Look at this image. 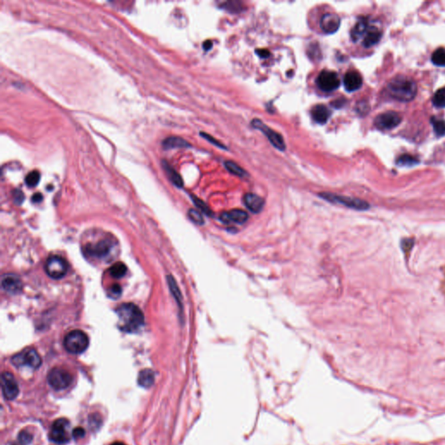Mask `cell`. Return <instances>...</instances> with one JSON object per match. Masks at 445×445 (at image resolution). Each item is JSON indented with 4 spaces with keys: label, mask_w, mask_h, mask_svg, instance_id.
I'll use <instances>...</instances> for the list:
<instances>
[{
    "label": "cell",
    "mask_w": 445,
    "mask_h": 445,
    "mask_svg": "<svg viewBox=\"0 0 445 445\" xmlns=\"http://www.w3.org/2000/svg\"><path fill=\"white\" fill-rule=\"evenodd\" d=\"M431 61L436 66L445 67V49L443 48L436 49L431 56Z\"/></svg>",
    "instance_id": "obj_27"
},
{
    "label": "cell",
    "mask_w": 445,
    "mask_h": 445,
    "mask_svg": "<svg viewBox=\"0 0 445 445\" xmlns=\"http://www.w3.org/2000/svg\"><path fill=\"white\" fill-rule=\"evenodd\" d=\"M1 386L4 397L8 400H13L19 393V388L13 375L10 372H4L1 377Z\"/></svg>",
    "instance_id": "obj_13"
},
{
    "label": "cell",
    "mask_w": 445,
    "mask_h": 445,
    "mask_svg": "<svg viewBox=\"0 0 445 445\" xmlns=\"http://www.w3.org/2000/svg\"><path fill=\"white\" fill-rule=\"evenodd\" d=\"M344 85L347 92H355L362 87L363 78L357 71H350L345 75Z\"/></svg>",
    "instance_id": "obj_17"
},
{
    "label": "cell",
    "mask_w": 445,
    "mask_h": 445,
    "mask_svg": "<svg viewBox=\"0 0 445 445\" xmlns=\"http://www.w3.org/2000/svg\"><path fill=\"white\" fill-rule=\"evenodd\" d=\"M162 165L172 184L174 186H177V187H178V188H182L184 186L183 178L177 173V171L174 168H172L170 164L168 162H166L165 160H163Z\"/></svg>",
    "instance_id": "obj_24"
},
{
    "label": "cell",
    "mask_w": 445,
    "mask_h": 445,
    "mask_svg": "<svg viewBox=\"0 0 445 445\" xmlns=\"http://www.w3.org/2000/svg\"><path fill=\"white\" fill-rule=\"evenodd\" d=\"M224 165L225 168L227 169L231 174L236 175L240 177H246L248 175L247 172L244 169L241 168L239 165H237L236 163L232 161H226L224 163Z\"/></svg>",
    "instance_id": "obj_28"
},
{
    "label": "cell",
    "mask_w": 445,
    "mask_h": 445,
    "mask_svg": "<svg viewBox=\"0 0 445 445\" xmlns=\"http://www.w3.org/2000/svg\"><path fill=\"white\" fill-rule=\"evenodd\" d=\"M44 269L49 277L54 279H60L65 277L67 272V263L60 256H50L45 263Z\"/></svg>",
    "instance_id": "obj_10"
},
{
    "label": "cell",
    "mask_w": 445,
    "mask_h": 445,
    "mask_svg": "<svg viewBox=\"0 0 445 445\" xmlns=\"http://www.w3.org/2000/svg\"><path fill=\"white\" fill-rule=\"evenodd\" d=\"M434 107L437 108H445V86L436 91L432 98Z\"/></svg>",
    "instance_id": "obj_30"
},
{
    "label": "cell",
    "mask_w": 445,
    "mask_h": 445,
    "mask_svg": "<svg viewBox=\"0 0 445 445\" xmlns=\"http://www.w3.org/2000/svg\"><path fill=\"white\" fill-rule=\"evenodd\" d=\"M369 22L365 18H360L357 21V24H355L353 29L351 30V37L354 42H357L365 36L368 32Z\"/></svg>",
    "instance_id": "obj_20"
},
{
    "label": "cell",
    "mask_w": 445,
    "mask_h": 445,
    "mask_svg": "<svg viewBox=\"0 0 445 445\" xmlns=\"http://www.w3.org/2000/svg\"><path fill=\"white\" fill-rule=\"evenodd\" d=\"M317 84L323 92H334L340 86V80L335 71L324 70L319 74Z\"/></svg>",
    "instance_id": "obj_11"
},
{
    "label": "cell",
    "mask_w": 445,
    "mask_h": 445,
    "mask_svg": "<svg viewBox=\"0 0 445 445\" xmlns=\"http://www.w3.org/2000/svg\"><path fill=\"white\" fill-rule=\"evenodd\" d=\"M219 218L224 224H243L247 221L249 215L243 210L234 209L222 213Z\"/></svg>",
    "instance_id": "obj_15"
},
{
    "label": "cell",
    "mask_w": 445,
    "mask_h": 445,
    "mask_svg": "<svg viewBox=\"0 0 445 445\" xmlns=\"http://www.w3.org/2000/svg\"><path fill=\"white\" fill-rule=\"evenodd\" d=\"M251 125L256 130H261L267 137V139H269V141L271 142V145H273L275 148H277V150H281V151L285 150V143H284L283 137L279 133H276L275 130L271 129L270 127L267 126L266 124H264L261 120L257 119V118H255L252 120Z\"/></svg>",
    "instance_id": "obj_8"
},
{
    "label": "cell",
    "mask_w": 445,
    "mask_h": 445,
    "mask_svg": "<svg viewBox=\"0 0 445 445\" xmlns=\"http://www.w3.org/2000/svg\"><path fill=\"white\" fill-rule=\"evenodd\" d=\"M331 112L324 104H317L311 110V117L318 124H324L329 120Z\"/></svg>",
    "instance_id": "obj_19"
},
{
    "label": "cell",
    "mask_w": 445,
    "mask_h": 445,
    "mask_svg": "<svg viewBox=\"0 0 445 445\" xmlns=\"http://www.w3.org/2000/svg\"><path fill=\"white\" fill-rule=\"evenodd\" d=\"M13 198H14V203L16 204H21L24 200V193L21 192L20 190H15L13 192Z\"/></svg>",
    "instance_id": "obj_38"
},
{
    "label": "cell",
    "mask_w": 445,
    "mask_h": 445,
    "mask_svg": "<svg viewBox=\"0 0 445 445\" xmlns=\"http://www.w3.org/2000/svg\"><path fill=\"white\" fill-rule=\"evenodd\" d=\"M200 135L202 136L203 138L206 139L207 141H209L210 143H212L213 145H216L217 147L220 148V149H224V150H227V147H225V145L221 144L220 142H218L217 139H214L213 137L209 135V134H207V133H201Z\"/></svg>",
    "instance_id": "obj_37"
},
{
    "label": "cell",
    "mask_w": 445,
    "mask_h": 445,
    "mask_svg": "<svg viewBox=\"0 0 445 445\" xmlns=\"http://www.w3.org/2000/svg\"><path fill=\"white\" fill-rule=\"evenodd\" d=\"M12 363L18 367L28 366L30 368L38 369L41 365L42 360L39 354L35 350L30 349L15 355L12 358Z\"/></svg>",
    "instance_id": "obj_9"
},
{
    "label": "cell",
    "mask_w": 445,
    "mask_h": 445,
    "mask_svg": "<svg viewBox=\"0 0 445 445\" xmlns=\"http://www.w3.org/2000/svg\"><path fill=\"white\" fill-rule=\"evenodd\" d=\"M2 287L4 291L12 295L19 294L23 288L20 279L13 274H6L2 277Z\"/></svg>",
    "instance_id": "obj_16"
},
{
    "label": "cell",
    "mask_w": 445,
    "mask_h": 445,
    "mask_svg": "<svg viewBox=\"0 0 445 445\" xmlns=\"http://www.w3.org/2000/svg\"><path fill=\"white\" fill-rule=\"evenodd\" d=\"M118 327L126 333L138 332L145 324V316L136 304H121L117 309Z\"/></svg>",
    "instance_id": "obj_1"
},
{
    "label": "cell",
    "mask_w": 445,
    "mask_h": 445,
    "mask_svg": "<svg viewBox=\"0 0 445 445\" xmlns=\"http://www.w3.org/2000/svg\"><path fill=\"white\" fill-rule=\"evenodd\" d=\"M188 216H189V218H191V220H192V222H194L195 224H198V225H202V224H204V220H203V216H202V214H201L199 212H198L197 210H190L189 213H188Z\"/></svg>",
    "instance_id": "obj_35"
},
{
    "label": "cell",
    "mask_w": 445,
    "mask_h": 445,
    "mask_svg": "<svg viewBox=\"0 0 445 445\" xmlns=\"http://www.w3.org/2000/svg\"><path fill=\"white\" fill-rule=\"evenodd\" d=\"M42 199H43V196L40 193H36V194L33 195V198H32V201L33 203H39Z\"/></svg>",
    "instance_id": "obj_42"
},
{
    "label": "cell",
    "mask_w": 445,
    "mask_h": 445,
    "mask_svg": "<svg viewBox=\"0 0 445 445\" xmlns=\"http://www.w3.org/2000/svg\"><path fill=\"white\" fill-rule=\"evenodd\" d=\"M39 180H40V173H39V171H31L29 174L27 175L24 181H25V185L28 187L33 188V187H35L39 183Z\"/></svg>",
    "instance_id": "obj_32"
},
{
    "label": "cell",
    "mask_w": 445,
    "mask_h": 445,
    "mask_svg": "<svg viewBox=\"0 0 445 445\" xmlns=\"http://www.w3.org/2000/svg\"><path fill=\"white\" fill-rule=\"evenodd\" d=\"M244 203L245 206L253 213H260L265 205V200L259 196L253 193L245 194L244 197Z\"/></svg>",
    "instance_id": "obj_18"
},
{
    "label": "cell",
    "mask_w": 445,
    "mask_h": 445,
    "mask_svg": "<svg viewBox=\"0 0 445 445\" xmlns=\"http://www.w3.org/2000/svg\"><path fill=\"white\" fill-rule=\"evenodd\" d=\"M319 196L323 199L328 201L330 203H338V204H342L344 206L348 207L351 209L357 210V211H365V210H368L369 207H370V204L367 202L358 199V198H350V197L330 193V192H322L319 194Z\"/></svg>",
    "instance_id": "obj_4"
},
{
    "label": "cell",
    "mask_w": 445,
    "mask_h": 445,
    "mask_svg": "<svg viewBox=\"0 0 445 445\" xmlns=\"http://www.w3.org/2000/svg\"><path fill=\"white\" fill-rule=\"evenodd\" d=\"M110 274L114 278H121L126 273L127 268L124 264L117 262L110 268Z\"/></svg>",
    "instance_id": "obj_26"
},
{
    "label": "cell",
    "mask_w": 445,
    "mask_h": 445,
    "mask_svg": "<svg viewBox=\"0 0 445 445\" xmlns=\"http://www.w3.org/2000/svg\"><path fill=\"white\" fill-rule=\"evenodd\" d=\"M86 436V431L82 427H77L72 431V436L75 439H81Z\"/></svg>",
    "instance_id": "obj_39"
},
{
    "label": "cell",
    "mask_w": 445,
    "mask_h": 445,
    "mask_svg": "<svg viewBox=\"0 0 445 445\" xmlns=\"http://www.w3.org/2000/svg\"><path fill=\"white\" fill-rule=\"evenodd\" d=\"M168 283L171 293H172V295H173L175 299L177 301V304H178V306H179L181 310H183V304H182V294H181V292H180L179 288H178V286H177L176 281H175L174 278L171 277V276H169L168 277Z\"/></svg>",
    "instance_id": "obj_25"
},
{
    "label": "cell",
    "mask_w": 445,
    "mask_h": 445,
    "mask_svg": "<svg viewBox=\"0 0 445 445\" xmlns=\"http://www.w3.org/2000/svg\"><path fill=\"white\" fill-rule=\"evenodd\" d=\"M64 346L69 353H83L88 348V336L81 330H72L65 336Z\"/></svg>",
    "instance_id": "obj_3"
},
{
    "label": "cell",
    "mask_w": 445,
    "mask_h": 445,
    "mask_svg": "<svg viewBox=\"0 0 445 445\" xmlns=\"http://www.w3.org/2000/svg\"><path fill=\"white\" fill-rule=\"evenodd\" d=\"M341 24V19L336 13H325L322 16L320 27L324 33L333 34L338 31Z\"/></svg>",
    "instance_id": "obj_14"
},
{
    "label": "cell",
    "mask_w": 445,
    "mask_h": 445,
    "mask_svg": "<svg viewBox=\"0 0 445 445\" xmlns=\"http://www.w3.org/2000/svg\"><path fill=\"white\" fill-rule=\"evenodd\" d=\"M431 122L433 126L434 132L437 137L445 136V120L432 117Z\"/></svg>",
    "instance_id": "obj_31"
},
{
    "label": "cell",
    "mask_w": 445,
    "mask_h": 445,
    "mask_svg": "<svg viewBox=\"0 0 445 445\" xmlns=\"http://www.w3.org/2000/svg\"><path fill=\"white\" fill-rule=\"evenodd\" d=\"M72 380V376L66 370L61 368L53 369L47 377L48 383L56 390L66 389L71 385Z\"/></svg>",
    "instance_id": "obj_6"
},
{
    "label": "cell",
    "mask_w": 445,
    "mask_h": 445,
    "mask_svg": "<svg viewBox=\"0 0 445 445\" xmlns=\"http://www.w3.org/2000/svg\"><path fill=\"white\" fill-rule=\"evenodd\" d=\"M33 435L27 431H21L18 436L16 445H29L33 441Z\"/></svg>",
    "instance_id": "obj_33"
},
{
    "label": "cell",
    "mask_w": 445,
    "mask_h": 445,
    "mask_svg": "<svg viewBox=\"0 0 445 445\" xmlns=\"http://www.w3.org/2000/svg\"><path fill=\"white\" fill-rule=\"evenodd\" d=\"M114 244L112 239H101L93 244H88L85 248V253L99 260H107L112 256Z\"/></svg>",
    "instance_id": "obj_5"
},
{
    "label": "cell",
    "mask_w": 445,
    "mask_h": 445,
    "mask_svg": "<svg viewBox=\"0 0 445 445\" xmlns=\"http://www.w3.org/2000/svg\"><path fill=\"white\" fill-rule=\"evenodd\" d=\"M382 37L380 31L376 27H370L368 32L363 38V45L364 47L370 48L378 44Z\"/></svg>",
    "instance_id": "obj_22"
},
{
    "label": "cell",
    "mask_w": 445,
    "mask_h": 445,
    "mask_svg": "<svg viewBox=\"0 0 445 445\" xmlns=\"http://www.w3.org/2000/svg\"><path fill=\"white\" fill-rule=\"evenodd\" d=\"M389 96L401 102H410L417 93V86L410 77L398 76L392 78L387 86Z\"/></svg>",
    "instance_id": "obj_2"
},
{
    "label": "cell",
    "mask_w": 445,
    "mask_h": 445,
    "mask_svg": "<svg viewBox=\"0 0 445 445\" xmlns=\"http://www.w3.org/2000/svg\"><path fill=\"white\" fill-rule=\"evenodd\" d=\"M111 445H126V444H124V442H113V443H112V444H111Z\"/></svg>",
    "instance_id": "obj_44"
},
{
    "label": "cell",
    "mask_w": 445,
    "mask_h": 445,
    "mask_svg": "<svg viewBox=\"0 0 445 445\" xmlns=\"http://www.w3.org/2000/svg\"><path fill=\"white\" fill-rule=\"evenodd\" d=\"M213 42L211 41V40H206V41L203 42V48L204 50H209L212 49L213 47Z\"/></svg>",
    "instance_id": "obj_43"
},
{
    "label": "cell",
    "mask_w": 445,
    "mask_h": 445,
    "mask_svg": "<svg viewBox=\"0 0 445 445\" xmlns=\"http://www.w3.org/2000/svg\"><path fill=\"white\" fill-rule=\"evenodd\" d=\"M192 198L195 204H196V206L198 207V209L200 210L202 213H205L208 216L213 215V212L211 211L208 205L203 201L201 200V199L197 198V197H194V196H192Z\"/></svg>",
    "instance_id": "obj_34"
},
{
    "label": "cell",
    "mask_w": 445,
    "mask_h": 445,
    "mask_svg": "<svg viewBox=\"0 0 445 445\" xmlns=\"http://www.w3.org/2000/svg\"><path fill=\"white\" fill-rule=\"evenodd\" d=\"M345 100L344 98H338L331 103V106L335 108H341L345 106Z\"/></svg>",
    "instance_id": "obj_41"
},
{
    "label": "cell",
    "mask_w": 445,
    "mask_h": 445,
    "mask_svg": "<svg viewBox=\"0 0 445 445\" xmlns=\"http://www.w3.org/2000/svg\"><path fill=\"white\" fill-rule=\"evenodd\" d=\"M402 122V118L395 112L381 113L375 118V126L382 130H391Z\"/></svg>",
    "instance_id": "obj_12"
},
{
    "label": "cell",
    "mask_w": 445,
    "mask_h": 445,
    "mask_svg": "<svg viewBox=\"0 0 445 445\" xmlns=\"http://www.w3.org/2000/svg\"><path fill=\"white\" fill-rule=\"evenodd\" d=\"M162 145L165 150H171V149H176V148L192 147L189 142L186 141L180 137H176V136H171V137L166 138L163 141Z\"/></svg>",
    "instance_id": "obj_21"
},
{
    "label": "cell",
    "mask_w": 445,
    "mask_h": 445,
    "mask_svg": "<svg viewBox=\"0 0 445 445\" xmlns=\"http://www.w3.org/2000/svg\"><path fill=\"white\" fill-rule=\"evenodd\" d=\"M155 381V375L151 370L145 369L139 372L138 383L140 386L148 389L153 385Z\"/></svg>",
    "instance_id": "obj_23"
},
{
    "label": "cell",
    "mask_w": 445,
    "mask_h": 445,
    "mask_svg": "<svg viewBox=\"0 0 445 445\" xmlns=\"http://www.w3.org/2000/svg\"><path fill=\"white\" fill-rule=\"evenodd\" d=\"M256 54L260 58H262V59H266V58H268L271 55L270 51L268 50H266V49H258V50H256Z\"/></svg>",
    "instance_id": "obj_40"
},
{
    "label": "cell",
    "mask_w": 445,
    "mask_h": 445,
    "mask_svg": "<svg viewBox=\"0 0 445 445\" xmlns=\"http://www.w3.org/2000/svg\"><path fill=\"white\" fill-rule=\"evenodd\" d=\"M397 164L399 166H407V167H412L414 165L418 164V160L415 156L409 155V154H404L398 158L397 160Z\"/></svg>",
    "instance_id": "obj_29"
},
{
    "label": "cell",
    "mask_w": 445,
    "mask_h": 445,
    "mask_svg": "<svg viewBox=\"0 0 445 445\" xmlns=\"http://www.w3.org/2000/svg\"><path fill=\"white\" fill-rule=\"evenodd\" d=\"M122 288L119 284H113L108 291V296L113 299H117L121 296Z\"/></svg>",
    "instance_id": "obj_36"
},
{
    "label": "cell",
    "mask_w": 445,
    "mask_h": 445,
    "mask_svg": "<svg viewBox=\"0 0 445 445\" xmlns=\"http://www.w3.org/2000/svg\"><path fill=\"white\" fill-rule=\"evenodd\" d=\"M70 422L66 418L57 419L50 428L49 437L50 441L62 444L66 443L70 440Z\"/></svg>",
    "instance_id": "obj_7"
}]
</instances>
